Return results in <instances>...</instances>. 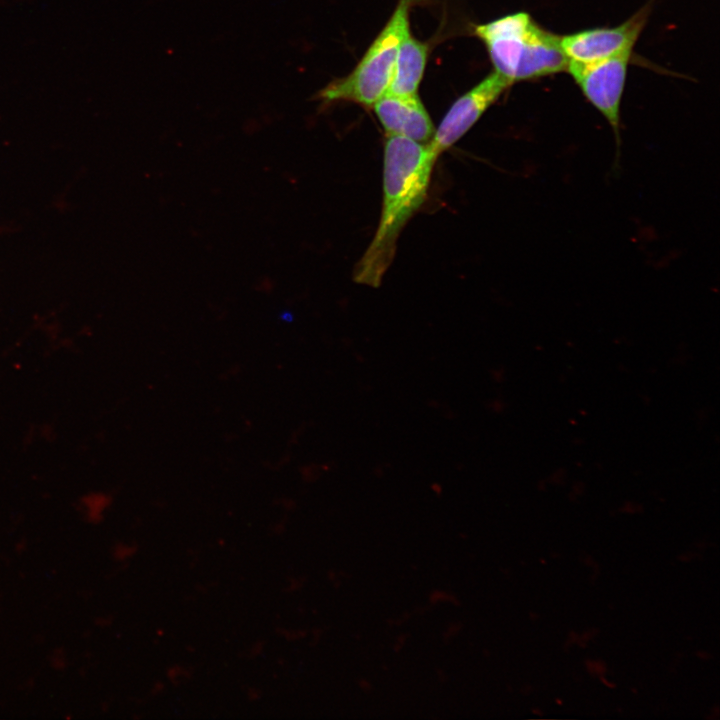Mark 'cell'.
I'll list each match as a JSON object with an SVG mask.
<instances>
[{
    "label": "cell",
    "mask_w": 720,
    "mask_h": 720,
    "mask_svg": "<svg viewBox=\"0 0 720 720\" xmlns=\"http://www.w3.org/2000/svg\"><path fill=\"white\" fill-rule=\"evenodd\" d=\"M650 11L647 5L616 27L594 28L561 36L562 49L569 60L590 62L633 50Z\"/></svg>",
    "instance_id": "8992f818"
},
{
    "label": "cell",
    "mask_w": 720,
    "mask_h": 720,
    "mask_svg": "<svg viewBox=\"0 0 720 720\" xmlns=\"http://www.w3.org/2000/svg\"><path fill=\"white\" fill-rule=\"evenodd\" d=\"M437 158L429 143L386 134L380 220L374 237L354 267L355 282L371 287L381 284L394 259L403 228L425 202Z\"/></svg>",
    "instance_id": "6da1fadb"
},
{
    "label": "cell",
    "mask_w": 720,
    "mask_h": 720,
    "mask_svg": "<svg viewBox=\"0 0 720 720\" xmlns=\"http://www.w3.org/2000/svg\"><path fill=\"white\" fill-rule=\"evenodd\" d=\"M51 663L56 669L64 668L66 665V657L64 653L58 650L55 651L54 655L52 656Z\"/></svg>",
    "instance_id": "30bf717a"
},
{
    "label": "cell",
    "mask_w": 720,
    "mask_h": 720,
    "mask_svg": "<svg viewBox=\"0 0 720 720\" xmlns=\"http://www.w3.org/2000/svg\"><path fill=\"white\" fill-rule=\"evenodd\" d=\"M632 50L590 61L569 60L567 70L588 101L605 117L616 140L620 159V105Z\"/></svg>",
    "instance_id": "277c9868"
},
{
    "label": "cell",
    "mask_w": 720,
    "mask_h": 720,
    "mask_svg": "<svg viewBox=\"0 0 720 720\" xmlns=\"http://www.w3.org/2000/svg\"><path fill=\"white\" fill-rule=\"evenodd\" d=\"M428 48L423 42L410 34L402 41L387 89V93L397 96H413L417 94L422 80Z\"/></svg>",
    "instance_id": "ba28073f"
},
{
    "label": "cell",
    "mask_w": 720,
    "mask_h": 720,
    "mask_svg": "<svg viewBox=\"0 0 720 720\" xmlns=\"http://www.w3.org/2000/svg\"><path fill=\"white\" fill-rule=\"evenodd\" d=\"M511 84V81L494 71L460 96L435 129L429 142L434 152L439 156L455 144Z\"/></svg>",
    "instance_id": "5b68a950"
},
{
    "label": "cell",
    "mask_w": 720,
    "mask_h": 720,
    "mask_svg": "<svg viewBox=\"0 0 720 720\" xmlns=\"http://www.w3.org/2000/svg\"><path fill=\"white\" fill-rule=\"evenodd\" d=\"M415 0H399L384 28L347 76L330 82L316 98L324 103L351 101L373 106L387 91L399 47L409 35V11Z\"/></svg>",
    "instance_id": "3957f363"
},
{
    "label": "cell",
    "mask_w": 720,
    "mask_h": 720,
    "mask_svg": "<svg viewBox=\"0 0 720 720\" xmlns=\"http://www.w3.org/2000/svg\"><path fill=\"white\" fill-rule=\"evenodd\" d=\"M137 551V547L133 543L119 542L112 548V556L117 561H126L130 559Z\"/></svg>",
    "instance_id": "9c48e42d"
},
{
    "label": "cell",
    "mask_w": 720,
    "mask_h": 720,
    "mask_svg": "<svg viewBox=\"0 0 720 720\" xmlns=\"http://www.w3.org/2000/svg\"><path fill=\"white\" fill-rule=\"evenodd\" d=\"M474 33L486 45L495 71L512 83L567 70L561 36L541 28L525 12L477 25Z\"/></svg>",
    "instance_id": "7a4b0ae2"
},
{
    "label": "cell",
    "mask_w": 720,
    "mask_h": 720,
    "mask_svg": "<svg viewBox=\"0 0 720 720\" xmlns=\"http://www.w3.org/2000/svg\"><path fill=\"white\" fill-rule=\"evenodd\" d=\"M373 107L386 134L403 136L423 144L431 141L435 128L417 94L397 96L386 92Z\"/></svg>",
    "instance_id": "52a82bcc"
}]
</instances>
